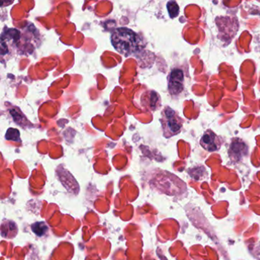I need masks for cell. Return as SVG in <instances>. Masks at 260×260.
Masks as SVG:
<instances>
[{
	"label": "cell",
	"instance_id": "obj_3",
	"mask_svg": "<svg viewBox=\"0 0 260 260\" xmlns=\"http://www.w3.org/2000/svg\"><path fill=\"white\" fill-rule=\"evenodd\" d=\"M223 144L221 138L211 130L206 131L200 140V144L207 151L214 152L219 150Z\"/></svg>",
	"mask_w": 260,
	"mask_h": 260
},
{
	"label": "cell",
	"instance_id": "obj_4",
	"mask_svg": "<svg viewBox=\"0 0 260 260\" xmlns=\"http://www.w3.org/2000/svg\"><path fill=\"white\" fill-rule=\"evenodd\" d=\"M184 74L181 70L175 69L169 77V91L173 95H177L183 90Z\"/></svg>",
	"mask_w": 260,
	"mask_h": 260
},
{
	"label": "cell",
	"instance_id": "obj_5",
	"mask_svg": "<svg viewBox=\"0 0 260 260\" xmlns=\"http://www.w3.org/2000/svg\"><path fill=\"white\" fill-rule=\"evenodd\" d=\"M31 230L36 235L42 237L46 234L47 231H48V228L44 222H38L31 225Z\"/></svg>",
	"mask_w": 260,
	"mask_h": 260
},
{
	"label": "cell",
	"instance_id": "obj_2",
	"mask_svg": "<svg viewBox=\"0 0 260 260\" xmlns=\"http://www.w3.org/2000/svg\"><path fill=\"white\" fill-rule=\"evenodd\" d=\"M183 122V120L179 117V114L171 108L166 107L162 110L161 123L166 138H171L180 133Z\"/></svg>",
	"mask_w": 260,
	"mask_h": 260
},
{
	"label": "cell",
	"instance_id": "obj_7",
	"mask_svg": "<svg viewBox=\"0 0 260 260\" xmlns=\"http://www.w3.org/2000/svg\"><path fill=\"white\" fill-rule=\"evenodd\" d=\"M6 138L9 141H20L19 138V132L16 129L10 128L7 132Z\"/></svg>",
	"mask_w": 260,
	"mask_h": 260
},
{
	"label": "cell",
	"instance_id": "obj_1",
	"mask_svg": "<svg viewBox=\"0 0 260 260\" xmlns=\"http://www.w3.org/2000/svg\"><path fill=\"white\" fill-rule=\"evenodd\" d=\"M111 40L116 51L126 57L135 54L143 46L140 36L127 28H117L112 33Z\"/></svg>",
	"mask_w": 260,
	"mask_h": 260
},
{
	"label": "cell",
	"instance_id": "obj_6",
	"mask_svg": "<svg viewBox=\"0 0 260 260\" xmlns=\"http://www.w3.org/2000/svg\"><path fill=\"white\" fill-rule=\"evenodd\" d=\"M167 10H168L169 14L172 19L179 16V7L175 1H170L167 4Z\"/></svg>",
	"mask_w": 260,
	"mask_h": 260
}]
</instances>
